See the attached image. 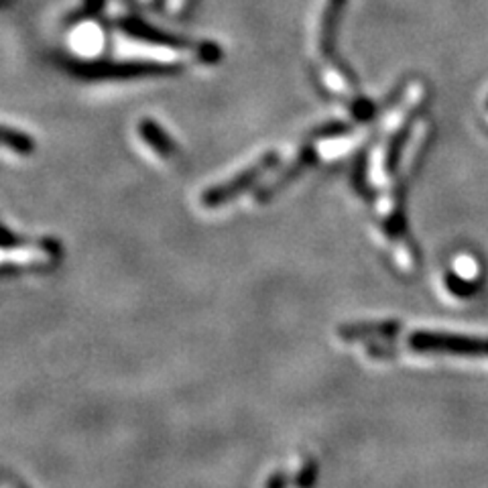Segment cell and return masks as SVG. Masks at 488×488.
Listing matches in <instances>:
<instances>
[{"mask_svg":"<svg viewBox=\"0 0 488 488\" xmlns=\"http://www.w3.org/2000/svg\"><path fill=\"white\" fill-rule=\"evenodd\" d=\"M409 346L417 352H440L454 357H488V340L446 334V332H417L409 338Z\"/></svg>","mask_w":488,"mask_h":488,"instance_id":"1","label":"cell"},{"mask_svg":"<svg viewBox=\"0 0 488 488\" xmlns=\"http://www.w3.org/2000/svg\"><path fill=\"white\" fill-rule=\"evenodd\" d=\"M267 161H261V165H255L250 167L247 173H240L239 177H236L234 181L226 183V186H220V188H214L210 189L208 194L204 196V206H208V208H216V206L228 202V199H232L236 194H239L240 189L248 188L250 183H253L258 175H261L265 169H267Z\"/></svg>","mask_w":488,"mask_h":488,"instance_id":"2","label":"cell"},{"mask_svg":"<svg viewBox=\"0 0 488 488\" xmlns=\"http://www.w3.org/2000/svg\"><path fill=\"white\" fill-rule=\"evenodd\" d=\"M186 4L188 0H169V9H172V13H180Z\"/></svg>","mask_w":488,"mask_h":488,"instance_id":"3","label":"cell"}]
</instances>
